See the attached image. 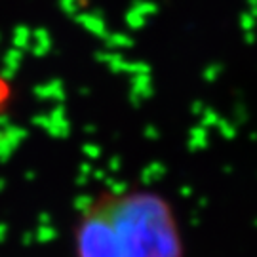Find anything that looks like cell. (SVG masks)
<instances>
[{
    "mask_svg": "<svg viewBox=\"0 0 257 257\" xmlns=\"http://www.w3.org/2000/svg\"><path fill=\"white\" fill-rule=\"evenodd\" d=\"M74 257H181L174 210L155 193L97 196L80 213Z\"/></svg>",
    "mask_w": 257,
    "mask_h": 257,
    "instance_id": "obj_1",
    "label": "cell"
},
{
    "mask_svg": "<svg viewBox=\"0 0 257 257\" xmlns=\"http://www.w3.org/2000/svg\"><path fill=\"white\" fill-rule=\"evenodd\" d=\"M10 97H12V88H10V82L0 74V114L4 112L6 105L10 103Z\"/></svg>",
    "mask_w": 257,
    "mask_h": 257,
    "instance_id": "obj_2",
    "label": "cell"
}]
</instances>
